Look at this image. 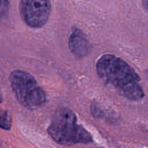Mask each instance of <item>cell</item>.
Masks as SVG:
<instances>
[{"label": "cell", "mask_w": 148, "mask_h": 148, "mask_svg": "<svg viewBox=\"0 0 148 148\" xmlns=\"http://www.w3.org/2000/svg\"><path fill=\"white\" fill-rule=\"evenodd\" d=\"M96 71L100 79L118 94L131 101L144 98L140 77L129 64L113 54H104L98 59Z\"/></svg>", "instance_id": "6da1fadb"}, {"label": "cell", "mask_w": 148, "mask_h": 148, "mask_svg": "<svg viewBox=\"0 0 148 148\" xmlns=\"http://www.w3.org/2000/svg\"><path fill=\"white\" fill-rule=\"evenodd\" d=\"M48 132L56 143L61 145L86 144L92 140L91 134L77 124L73 111L67 108L56 110L48 127Z\"/></svg>", "instance_id": "7a4b0ae2"}, {"label": "cell", "mask_w": 148, "mask_h": 148, "mask_svg": "<svg viewBox=\"0 0 148 148\" xmlns=\"http://www.w3.org/2000/svg\"><path fill=\"white\" fill-rule=\"evenodd\" d=\"M11 88L18 102L29 110L41 108L46 103V94L33 75L23 70L13 71L10 75Z\"/></svg>", "instance_id": "3957f363"}, {"label": "cell", "mask_w": 148, "mask_h": 148, "mask_svg": "<svg viewBox=\"0 0 148 148\" xmlns=\"http://www.w3.org/2000/svg\"><path fill=\"white\" fill-rule=\"evenodd\" d=\"M51 10L50 0H21L20 14L24 23L32 28L46 25Z\"/></svg>", "instance_id": "277c9868"}, {"label": "cell", "mask_w": 148, "mask_h": 148, "mask_svg": "<svg viewBox=\"0 0 148 148\" xmlns=\"http://www.w3.org/2000/svg\"><path fill=\"white\" fill-rule=\"evenodd\" d=\"M69 48L75 57L82 58L90 52L91 46L85 35L79 29H75L69 37Z\"/></svg>", "instance_id": "5b68a950"}, {"label": "cell", "mask_w": 148, "mask_h": 148, "mask_svg": "<svg viewBox=\"0 0 148 148\" xmlns=\"http://www.w3.org/2000/svg\"><path fill=\"white\" fill-rule=\"evenodd\" d=\"M12 126V120L7 111L0 110V127L4 130H10Z\"/></svg>", "instance_id": "8992f818"}, {"label": "cell", "mask_w": 148, "mask_h": 148, "mask_svg": "<svg viewBox=\"0 0 148 148\" xmlns=\"http://www.w3.org/2000/svg\"><path fill=\"white\" fill-rule=\"evenodd\" d=\"M9 9L8 0H0V19L5 15Z\"/></svg>", "instance_id": "52a82bcc"}, {"label": "cell", "mask_w": 148, "mask_h": 148, "mask_svg": "<svg viewBox=\"0 0 148 148\" xmlns=\"http://www.w3.org/2000/svg\"><path fill=\"white\" fill-rule=\"evenodd\" d=\"M143 6L148 11V0H143Z\"/></svg>", "instance_id": "ba28073f"}, {"label": "cell", "mask_w": 148, "mask_h": 148, "mask_svg": "<svg viewBox=\"0 0 148 148\" xmlns=\"http://www.w3.org/2000/svg\"><path fill=\"white\" fill-rule=\"evenodd\" d=\"M1 96H0V102H1Z\"/></svg>", "instance_id": "9c48e42d"}]
</instances>
